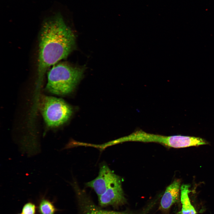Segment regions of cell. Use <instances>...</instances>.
<instances>
[{
  "mask_svg": "<svg viewBox=\"0 0 214 214\" xmlns=\"http://www.w3.org/2000/svg\"><path fill=\"white\" fill-rule=\"evenodd\" d=\"M75 43L74 34L60 15L45 21L39 36L37 71L39 79L51 66L66 58Z\"/></svg>",
  "mask_w": 214,
  "mask_h": 214,
  "instance_id": "obj_1",
  "label": "cell"
},
{
  "mask_svg": "<svg viewBox=\"0 0 214 214\" xmlns=\"http://www.w3.org/2000/svg\"><path fill=\"white\" fill-rule=\"evenodd\" d=\"M83 73V68L64 63L56 64L48 72L46 88L56 95L69 94L73 90Z\"/></svg>",
  "mask_w": 214,
  "mask_h": 214,
  "instance_id": "obj_2",
  "label": "cell"
},
{
  "mask_svg": "<svg viewBox=\"0 0 214 214\" xmlns=\"http://www.w3.org/2000/svg\"><path fill=\"white\" fill-rule=\"evenodd\" d=\"M40 107L45 121L51 127L63 124L68 120L72 112L71 107L64 100L51 96L42 97Z\"/></svg>",
  "mask_w": 214,
  "mask_h": 214,
  "instance_id": "obj_3",
  "label": "cell"
},
{
  "mask_svg": "<svg viewBox=\"0 0 214 214\" xmlns=\"http://www.w3.org/2000/svg\"><path fill=\"white\" fill-rule=\"evenodd\" d=\"M122 181L105 163L102 164L98 176L93 180L86 183V186L93 189L98 197L103 194L111 186Z\"/></svg>",
  "mask_w": 214,
  "mask_h": 214,
  "instance_id": "obj_4",
  "label": "cell"
},
{
  "mask_svg": "<svg viewBox=\"0 0 214 214\" xmlns=\"http://www.w3.org/2000/svg\"><path fill=\"white\" fill-rule=\"evenodd\" d=\"M124 140L125 142L157 143L169 147L176 148L175 135L165 136L148 133L139 130L125 136Z\"/></svg>",
  "mask_w": 214,
  "mask_h": 214,
  "instance_id": "obj_5",
  "label": "cell"
},
{
  "mask_svg": "<svg viewBox=\"0 0 214 214\" xmlns=\"http://www.w3.org/2000/svg\"><path fill=\"white\" fill-rule=\"evenodd\" d=\"M98 197L99 204L102 207H117L124 204L126 202V199L122 187V181L114 184Z\"/></svg>",
  "mask_w": 214,
  "mask_h": 214,
  "instance_id": "obj_6",
  "label": "cell"
},
{
  "mask_svg": "<svg viewBox=\"0 0 214 214\" xmlns=\"http://www.w3.org/2000/svg\"><path fill=\"white\" fill-rule=\"evenodd\" d=\"M75 192L81 203L82 214H134L126 212L103 210L97 206L90 201L83 190L78 188L76 190Z\"/></svg>",
  "mask_w": 214,
  "mask_h": 214,
  "instance_id": "obj_7",
  "label": "cell"
},
{
  "mask_svg": "<svg viewBox=\"0 0 214 214\" xmlns=\"http://www.w3.org/2000/svg\"><path fill=\"white\" fill-rule=\"evenodd\" d=\"M180 187V181L176 179L166 188L160 200L161 209L166 211L178 201Z\"/></svg>",
  "mask_w": 214,
  "mask_h": 214,
  "instance_id": "obj_8",
  "label": "cell"
},
{
  "mask_svg": "<svg viewBox=\"0 0 214 214\" xmlns=\"http://www.w3.org/2000/svg\"><path fill=\"white\" fill-rule=\"evenodd\" d=\"M188 184H182L180 187V200L182 204L180 214H196L197 213L191 203L188 196L190 192Z\"/></svg>",
  "mask_w": 214,
  "mask_h": 214,
  "instance_id": "obj_9",
  "label": "cell"
},
{
  "mask_svg": "<svg viewBox=\"0 0 214 214\" xmlns=\"http://www.w3.org/2000/svg\"><path fill=\"white\" fill-rule=\"evenodd\" d=\"M39 209L40 214H54L55 211L54 207L52 204L45 199L41 201Z\"/></svg>",
  "mask_w": 214,
  "mask_h": 214,
  "instance_id": "obj_10",
  "label": "cell"
},
{
  "mask_svg": "<svg viewBox=\"0 0 214 214\" xmlns=\"http://www.w3.org/2000/svg\"><path fill=\"white\" fill-rule=\"evenodd\" d=\"M35 206L33 204L28 203L23 206L22 210V214H34Z\"/></svg>",
  "mask_w": 214,
  "mask_h": 214,
  "instance_id": "obj_11",
  "label": "cell"
}]
</instances>
